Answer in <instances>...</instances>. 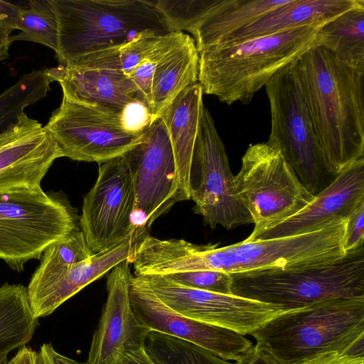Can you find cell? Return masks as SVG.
<instances>
[{
    "instance_id": "cell-39",
    "label": "cell",
    "mask_w": 364,
    "mask_h": 364,
    "mask_svg": "<svg viewBox=\"0 0 364 364\" xmlns=\"http://www.w3.org/2000/svg\"><path fill=\"white\" fill-rule=\"evenodd\" d=\"M6 364H38V352L24 346Z\"/></svg>"
},
{
    "instance_id": "cell-15",
    "label": "cell",
    "mask_w": 364,
    "mask_h": 364,
    "mask_svg": "<svg viewBox=\"0 0 364 364\" xmlns=\"http://www.w3.org/2000/svg\"><path fill=\"white\" fill-rule=\"evenodd\" d=\"M129 295L135 316L149 331H158L192 343L230 362L237 360L254 346L244 335L174 311L139 277H132Z\"/></svg>"
},
{
    "instance_id": "cell-16",
    "label": "cell",
    "mask_w": 364,
    "mask_h": 364,
    "mask_svg": "<svg viewBox=\"0 0 364 364\" xmlns=\"http://www.w3.org/2000/svg\"><path fill=\"white\" fill-rule=\"evenodd\" d=\"M60 157L46 127L22 112L0 132V193L41 188L44 176Z\"/></svg>"
},
{
    "instance_id": "cell-10",
    "label": "cell",
    "mask_w": 364,
    "mask_h": 364,
    "mask_svg": "<svg viewBox=\"0 0 364 364\" xmlns=\"http://www.w3.org/2000/svg\"><path fill=\"white\" fill-rule=\"evenodd\" d=\"M192 168H196L198 180L192 185L190 199L195 202V213L205 224L230 230L253 223L238 197L224 144L206 108L196 140Z\"/></svg>"
},
{
    "instance_id": "cell-2",
    "label": "cell",
    "mask_w": 364,
    "mask_h": 364,
    "mask_svg": "<svg viewBox=\"0 0 364 364\" xmlns=\"http://www.w3.org/2000/svg\"><path fill=\"white\" fill-rule=\"evenodd\" d=\"M346 220L303 235L225 246L196 245L183 239L159 240L153 255L157 274L216 270L229 274L263 269L322 265L343 258Z\"/></svg>"
},
{
    "instance_id": "cell-33",
    "label": "cell",
    "mask_w": 364,
    "mask_h": 364,
    "mask_svg": "<svg viewBox=\"0 0 364 364\" xmlns=\"http://www.w3.org/2000/svg\"><path fill=\"white\" fill-rule=\"evenodd\" d=\"M123 129L129 134L142 135L156 120L149 108L137 100L127 105L120 112Z\"/></svg>"
},
{
    "instance_id": "cell-7",
    "label": "cell",
    "mask_w": 364,
    "mask_h": 364,
    "mask_svg": "<svg viewBox=\"0 0 364 364\" xmlns=\"http://www.w3.org/2000/svg\"><path fill=\"white\" fill-rule=\"evenodd\" d=\"M76 210L66 196L42 188L0 193V259L20 272L31 259L76 229Z\"/></svg>"
},
{
    "instance_id": "cell-22",
    "label": "cell",
    "mask_w": 364,
    "mask_h": 364,
    "mask_svg": "<svg viewBox=\"0 0 364 364\" xmlns=\"http://www.w3.org/2000/svg\"><path fill=\"white\" fill-rule=\"evenodd\" d=\"M199 82L183 90L165 109L161 118L172 146L179 189L183 200H189L192 188L194 147L205 108Z\"/></svg>"
},
{
    "instance_id": "cell-38",
    "label": "cell",
    "mask_w": 364,
    "mask_h": 364,
    "mask_svg": "<svg viewBox=\"0 0 364 364\" xmlns=\"http://www.w3.org/2000/svg\"><path fill=\"white\" fill-rule=\"evenodd\" d=\"M116 364H156L147 352L145 346L133 348L124 352Z\"/></svg>"
},
{
    "instance_id": "cell-23",
    "label": "cell",
    "mask_w": 364,
    "mask_h": 364,
    "mask_svg": "<svg viewBox=\"0 0 364 364\" xmlns=\"http://www.w3.org/2000/svg\"><path fill=\"white\" fill-rule=\"evenodd\" d=\"M199 53L188 34L157 63L153 76L152 114L156 119L175 97L188 86L198 82Z\"/></svg>"
},
{
    "instance_id": "cell-27",
    "label": "cell",
    "mask_w": 364,
    "mask_h": 364,
    "mask_svg": "<svg viewBox=\"0 0 364 364\" xmlns=\"http://www.w3.org/2000/svg\"><path fill=\"white\" fill-rule=\"evenodd\" d=\"M53 81L46 70L24 74L0 94V132L14 122L25 109L45 98Z\"/></svg>"
},
{
    "instance_id": "cell-30",
    "label": "cell",
    "mask_w": 364,
    "mask_h": 364,
    "mask_svg": "<svg viewBox=\"0 0 364 364\" xmlns=\"http://www.w3.org/2000/svg\"><path fill=\"white\" fill-rule=\"evenodd\" d=\"M18 30L11 36L12 42L31 41L58 50V22L50 0L28 1V7L20 11Z\"/></svg>"
},
{
    "instance_id": "cell-24",
    "label": "cell",
    "mask_w": 364,
    "mask_h": 364,
    "mask_svg": "<svg viewBox=\"0 0 364 364\" xmlns=\"http://www.w3.org/2000/svg\"><path fill=\"white\" fill-rule=\"evenodd\" d=\"M287 1L213 0L206 14L191 31L198 53L205 48L216 46L232 32Z\"/></svg>"
},
{
    "instance_id": "cell-36",
    "label": "cell",
    "mask_w": 364,
    "mask_h": 364,
    "mask_svg": "<svg viewBox=\"0 0 364 364\" xmlns=\"http://www.w3.org/2000/svg\"><path fill=\"white\" fill-rule=\"evenodd\" d=\"M22 7L0 0V28L11 36L18 30L20 11Z\"/></svg>"
},
{
    "instance_id": "cell-3",
    "label": "cell",
    "mask_w": 364,
    "mask_h": 364,
    "mask_svg": "<svg viewBox=\"0 0 364 364\" xmlns=\"http://www.w3.org/2000/svg\"><path fill=\"white\" fill-rule=\"evenodd\" d=\"M321 27L302 26L201 50L198 82L203 94L229 105L249 104L276 73L316 46Z\"/></svg>"
},
{
    "instance_id": "cell-29",
    "label": "cell",
    "mask_w": 364,
    "mask_h": 364,
    "mask_svg": "<svg viewBox=\"0 0 364 364\" xmlns=\"http://www.w3.org/2000/svg\"><path fill=\"white\" fill-rule=\"evenodd\" d=\"M92 255L82 232L80 228L76 229L44 250L41 263L32 274L28 284H38Z\"/></svg>"
},
{
    "instance_id": "cell-28",
    "label": "cell",
    "mask_w": 364,
    "mask_h": 364,
    "mask_svg": "<svg viewBox=\"0 0 364 364\" xmlns=\"http://www.w3.org/2000/svg\"><path fill=\"white\" fill-rule=\"evenodd\" d=\"M144 346L156 364H233L192 343L150 331Z\"/></svg>"
},
{
    "instance_id": "cell-14",
    "label": "cell",
    "mask_w": 364,
    "mask_h": 364,
    "mask_svg": "<svg viewBox=\"0 0 364 364\" xmlns=\"http://www.w3.org/2000/svg\"><path fill=\"white\" fill-rule=\"evenodd\" d=\"M139 277L174 311L242 335H251L266 322L287 311L234 294L186 287L164 275Z\"/></svg>"
},
{
    "instance_id": "cell-34",
    "label": "cell",
    "mask_w": 364,
    "mask_h": 364,
    "mask_svg": "<svg viewBox=\"0 0 364 364\" xmlns=\"http://www.w3.org/2000/svg\"><path fill=\"white\" fill-rule=\"evenodd\" d=\"M364 202L347 218L343 249L351 252L363 245Z\"/></svg>"
},
{
    "instance_id": "cell-5",
    "label": "cell",
    "mask_w": 364,
    "mask_h": 364,
    "mask_svg": "<svg viewBox=\"0 0 364 364\" xmlns=\"http://www.w3.org/2000/svg\"><path fill=\"white\" fill-rule=\"evenodd\" d=\"M50 1L58 22L60 65L146 35L174 32L155 1Z\"/></svg>"
},
{
    "instance_id": "cell-18",
    "label": "cell",
    "mask_w": 364,
    "mask_h": 364,
    "mask_svg": "<svg viewBox=\"0 0 364 364\" xmlns=\"http://www.w3.org/2000/svg\"><path fill=\"white\" fill-rule=\"evenodd\" d=\"M364 202V157L334 179L302 210L284 221L250 235L247 241L315 232L347 218Z\"/></svg>"
},
{
    "instance_id": "cell-11",
    "label": "cell",
    "mask_w": 364,
    "mask_h": 364,
    "mask_svg": "<svg viewBox=\"0 0 364 364\" xmlns=\"http://www.w3.org/2000/svg\"><path fill=\"white\" fill-rule=\"evenodd\" d=\"M63 157L99 164L123 156L144 134L125 131L119 114L72 101L63 96L45 125Z\"/></svg>"
},
{
    "instance_id": "cell-8",
    "label": "cell",
    "mask_w": 364,
    "mask_h": 364,
    "mask_svg": "<svg viewBox=\"0 0 364 364\" xmlns=\"http://www.w3.org/2000/svg\"><path fill=\"white\" fill-rule=\"evenodd\" d=\"M270 106L267 140L275 145L314 196L332 181L327 171L293 62L265 85ZM336 177V176H334Z\"/></svg>"
},
{
    "instance_id": "cell-6",
    "label": "cell",
    "mask_w": 364,
    "mask_h": 364,
    "mask_svg": "<svg viewBox=\"0 0 364 364\" xmlns=\"http://www.w3.org/2000/svg\"><path fill=\"white\" fill-rule=\"evenodd\" d=\"M230 275L232 294L284 310L331 299H364V247L326 264Z\"/></svg>"
},
{
    "instance_id": "cell-17",
    "label": "cell",
    "mask_w": 364,
    "mask_h": 364,
    "mask_svg": "<svg viewBox=\"0 0 364 364\" xmlns=\"http://www.w3.org/2000/svg\"><path fill=\"white\" fill-rule=\"evenodd\" d=\"M131 262L114 267L107 279V298L93 333L86 364H116L125 351L144 346L149 331L130 301Z\"/></svg>"
},
{
    "instance_id": "cell-20",
    "label": "cell",
    "mask_w": 364,
    "mask_h": 364,
    "mask_svg": "<svg viewBox=\"0 0 364 364\" xmlns=\"http://www.w3.org/2000/svg\"><path fill=\"white\" fill-rule=\"evenodd\" d=\"M45 70L53 82L60 84L63 97L110 114H120L139 100L132 81L120 71L63 65Z\"/></svg>"
},
{
    "instance_id": "cell-31",
    "label": "cell",
    "mask_w": 364,
    "mask_h": 364,
    "mask_svg": "<svg viewBox=\"0 0 364 364\" xmlns=\"http://www.w3.org/2000/svg\"><path fill=\"white\" fill-rule=\"evenodd\" d=\"M213 0H156L155 4L161 11L174 32L186 31L191 33L204 17Z\"/></svg>"
},
{
    "instance_id": "cell-9",
    "label": "cell",
    "mask_w": 364,
    "mask_h": 364,
    "mask_svg": "<svg viewBox=\"0 0 364 364\" xmlns=\"http://www.w3.org/2000/svg\"><path fill=\"white\" fill-rule=\"evenodd\" d=\"M234 179L238 197L255 224L250 235L295 215L314 198L279 149L268 141L248 146Z\"/></svg>"
},
{
    "instance_id": "cell-42",
    "label": "cell",
    "mask_w": 364,
    "mask_h": 364,
    "mask_svg": "<svg viewBox=\"0 0 364 364\" xmlns=\"http://www.w3.org/2000/svg\"><path fill=\"white\" fill-rule=\"evenodd\" d=\"M4 364H6V363H4Z\"/></svg>"
},
{
    "instance_id": "cell-25",
    "label": "cell",
    "mask_w": 364,
    "mask_h": 364,
    "mask_svg": "<svg viewBox=\"0 0 364 364\" xmlns=\"http://www.w3.org/2000/svg\"><path fill=\"white\" fill-rule=\"evenodd\" d=\"M26 287L5 283L0 287V364L10 352L26 346L38 326Z\"/></svg>"
},
{
    "instance_id": "cell-41",
    "label": "cell",
    "mask_w": 364,
    "mask_h": 364,
    "mask_svg": "<svg viewBox=\"0 0 364 364\" xmlns=\"http://www.w3.org/2000/svg\"><path fill=\"white\" fill-rule=\"evenodd\" d=\"M10 36L0 28V62L10 56L9 50L13 43Z\"/></svg>"
},
{
    "instance_id": "cell-12",
    "label": "cell",
    "mask_w": 364,
    "mask_h": 364,
    "mask_svg": "<svg viewBox=\"0 0 364 364\" xmlns=\"http://www.w3.org/2000/svg\"><path fill=\"white\" fill-rule=\"evenodd\" d=\"M134 206V178L125 159L100 164L79 218L80 229L93 254L117 245L137 228L132 224Z\"/></svg>"
},
{
    "instance_id": "cell-13",
    "label": "cell",
    "mask_w": 364,
    "mask_h": 364,
    "mask_svg": "<svg viewBox=\"0 0 364 364\" xmlns=\"http://www.w3.org/2000/svg\"><path fill=\"white\" fill-rule=\"evenodd\" d=\"M122 156L127 161L134 182L132 224L147 229L175 203L183 200L172 146L163 120L156 119L141 141Z\"/></svg>"
},
{
    "instance_id": "cell-37",
    "label": "cell",
    "mask_w": 364,
    "mask_h": 364,
    "mask_svg": "<svg viewBox=\"0 0 364 364\" xmlns=\"http://www.w3.org/2000/svg\"><path fill=\"white\" fill-rule=\"evenodd\" d=\"M233 364H282L268 353L255 345L243 353Z\"/></svg>"
},
{
    "instance_id": "cell-40",
    "label": "cell",
    "mask_w": 364,
    "mask_h": 364,
    "mask_svg": "<svg viewBox=\"0 0 364 364\" xmlns=\"http://www.w3.org/2000/svg\"><path fill=\"white\" fill-rule=\"evenodd\" d=\"M41 348L46 353L50 364H80L77 361L56 351L50 343H43Z\"/></svg>"
},
{
    "instance_id": "cell-32",
    "label": "cell",
    "mask_w": 364,
    "mask_h": 364,
    "mask_svg": "<svg viewBox=\"0 0 364 364\" xmlns=\"http://www.w3.org/2000/svg\"><path fill=\"white\" fill-rule=\"evenodd\" d=\"M181 285L225 294H232L230 274L216 270H200L164 275Z\"/></svg>"
},
{
    "instance_id": "cell-19",
    "label": "cell",
    "mask_w": 364,
    "mask_h": 364,
    "mask_svg": "<svg viewBox=\"0 0 364 364\" xmlns=\"http://www.w3.org/2000/svg\"><path fill=\"white\" fill-rule=\"evenodd\" d=\"M146 233V229L137 228L111 248L93 254L38 284H28V298L35 317L38 319L50 315L65 301L119 263L126 259L131 262L138 245Z\"/></svg>"
},
{
    "instance_id": "cell-26",
    "label": "cell",
    "mask_w": 364,
    "mask_h": 364,
    "mask_svg": "<svg viewBox=\"0 0 364 364\" xmlns=\"http://www.w3.org/2000/svg\"><path fill=\"white\" fill-rule=\"evenodd\" d=\"M316 46L346 64L364 70V4L323 25L318 31Z\"/></svg>"
},
{
    "instance_id": "cell-35",
    "label": "cell",
    "mask_w": 364,
    "mask_h": 364,
    "mask_svg": "<svg viewBox=\"0 0 364 364\" xmlns=\"http://www.w3.org/2000/svg\"><path fill=\"white\" fill-rule=\"evenodd\" d=\"M291 364H364V356L339 352H326Z\"/></svg>"
},
{
    "instance_id": "cell-21",
    "label": "cell",
    "mask_w": 364,
    "mask_h": 364,
    "mask_svg": "<svg viewBox=\"0 0 364 364\" xmlns=\"http://www.w3.org/2000/svg\"><path fill=\"white\" fill-rule=\"evenodd\" d=\"M362 4L364 0H288L232 32L216 46L229 45L302 26L321 27Z\"/></svg>"
},
{
    "instance_id": "cell-1",
    "label": "cell",
    "mask_w": 364,
    "mask_h": 364,
    "mask_svg": "<svg viewBox=\"0 0 364 364\" xmlns=\"http://www.w3.org/2000/svg\"><path fill=\"white\" fill-rule=\"evenodd\" d=\"M328 173L364 156V70L314 46L293 62Z\"/></svg>"
},
{
    "instance_id": "cell-4",
    "label": "cell",
    "mask_w": 364,
    "mask_h": 364,
    "mask_svg": "<svg viewBox=\"0 0 364 364\" xmlns=\"http://www.w3.org/2000/svg\"><path fill=\"white\" fill-rule=\"evenodd\" d=\"M250 336L282 364L326 352L364 356V299H331L289 309Z\"/></svg>"
}]
</instances>
